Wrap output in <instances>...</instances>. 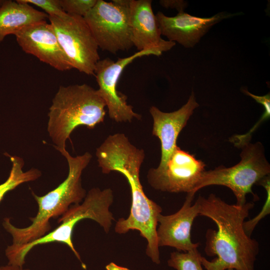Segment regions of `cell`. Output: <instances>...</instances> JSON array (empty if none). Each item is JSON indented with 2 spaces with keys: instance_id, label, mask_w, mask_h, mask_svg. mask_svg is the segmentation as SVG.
<instances>
[{
  "instance_id": "12",
  "label": "cell",
  "mask_w": 270,
  "mask_h": 270,
  "mask_svg": "<svg viewBox=\"0 0 270 270\" xmlns=\"http://www.w3.org/2000/svg\"><path fill=\"white\" fill-rule=\"evenodd\" d=\"M236 14L222 12L210 18H200L180 11L174 16H168L158 12L156 16L162 35L169 41L190 48L197 44L213 26Z\"/></svg>"
},
{
  "instance_id": "22",
  "label": "cell",
  "mask_w": 270,
  "mask_h": 270,
  "mask_svg": "<svg viewBox=\"0 0 270 270\" xmlns=\"http://www.w3.org/2000/svg\"><path fill=\"white\" fill-rule=\"evenodd\" d=\"M160 4L164 8H176L178 12L184 11L185 6L182 0H160Z\"/></svg>"
},
{
  "instance_id": "21",
  "label": "cell",
  "mask_w": 270,
  "mask_h": 270,
  "mask_svg": "<svg viewBox=\"0 0 270 270\" xmlns=\"http://www.w3.org/2000/svg\"><path fill=\"white\" fill-rule=\"evenodd\" d=\"M20 2L37 6L44 10L48 16H60L64 11L60 0H19Z\"/></svg>"
},
{
  "instance_id": "7",
  "label": "cell",
  "mask_w": 270,
  "mask_h": 270,
  "mask_svg": "<svg viewBox=\"0 0 270 270\" xmlns=\"http://www.w3.org/2000/svg\"><path fill=\"white\" fill-rule=\"evenodd\" d=\"M48 19L72 68L94 76L98 47L84 18L66 13Z\"/></svg>"
},
{
  "instance_id": "20",
  "label": "cell",
  "mask_w": 270,
  "mask_h": 270,
  "mask_svg": "<svg viewBox=\"0 0 270 270\" xmlns=\"http://www.w3.org/2000/svg\"><path fill=\"white\" fill-rule=\"evenodd\" d=\"M97 0H60L64 11L68 14L84 17L94 6Z\"/></svg>"
},
{
  "instance_id": "4",
  "label": "cell",
  "mask_w": 270,
  "mask_h": 270,
  "mask_svg": "<svg viewBox=\"0 0 270 270\" xmlns=\"http://www.w3.org/2000/svg\"><path fill=\"white\" fill-rule=\"evenodd\" d=\"M106 104L98 90L86 84L61 86L48 112L47 130L58 152L66 149L72 132L84 126L92 129L102 122Z\"/></svg>"
},
{
  "instance_id": "1",
  "label": "cell",
  "mask_w": 270,
  "mask_h": 270,
  "mask_svg": "<svg viewBox=\"0 0 270 270\" xmlns=\"http://www.w3.org/2000/svg\"><path fill=\"white\" fill-rule=\"evenodd\" d=\"M98 166L104 174L112 171L121 173L130 188L132 205L129 216L116 222L114 230L120 234L137 230L147 241L146 254L156 264H160L158 244V218L162 208L146 195L140 179V172L145 158L143 149L132 144L122 133L109 135L96 148Z\"/></svg>"
},
{
  "instance_id": "18",
  "label": "cell",
  "mask_w": 270,
  "mask_h": 270,
  "mask_svg": "<svg viewBox=\"0 0 270 270\" xmlns=\"http://www.w3.org/2000/svg\"><path fill=\"white\" fill-rule=\"evenodd\" d=\"M201 257L198 248L184 252H174L170 254L168 264L176 270H204Z\"/></svg>"
},
{
  "instance_id": "3",
  "label": "cell",
  "mask_w": 270,
  "mask_h": 270,
  "mask_svg": "<svg viewBox=\"0 0 270 270\" xmlns=\"http://www.w3.org/2000/svg\"><path fill=\"white\" fill-rule=\"evenodd\" d=\"M66 160L68 166L67 178L56 188L42 196L32 194L36 200L38 208L36 215L30 218L32 224L25 228H18L13 225L9 218L4 220L2 226L12 238V244H22L38 239L50 232V220L64 214L71 204H80L86 192L82 184V174L90 162L92 155L86 152L76 157L72 156L65 149L60 150Z\"/></svg>"
},
{
  "instance_id": "9",
  "label": "cell",
  "mask_w": 270,
  "mask_h": 270,
  "mask_svg": "<svg viewBox=\"0 0 270 270\" xmlns=\"http://www.w3.org/2000/svg\"><path fill=\"white\" fill-rule=\"evenodd\" d=\"M162 52L160 49L152 48L138 51L129 56L118 58L116 62L109 58L98 62L94 70L98 86L97 90L105 102L110 119L116 122H130L134 118L140 120L141 116L128 104L127 96L118 91L117 84L124 68L134 60L145 56H160Z\"/></svg>"
},
{
  "instance_id": "11",
  "label": "cell",
  "mask_w": 270,
  "mask_h": 270,
  "mask_svg": "<svg viewBox=\"0 0 270 270\" xmlns=\"http://www.w3.org/2000/svg\"><path fill=\"white\" fill-rule=\"evenodd\" d=\"M23 51L60 71L72 68L52 24L46 20L29 26L15 35Z\"/></svg>"
},
{
  "instance_id": "26",
  "label": "cell",
  "mask_w": 270,
  "mask_h": 270,
  "mask_svg": "<svg viewBox=\"0 0 270 270\" xmlns=\"http://www.w3.org/2000/svg\"><path fill=\"white\" fill-rule=\"evenodd\" d=\"M226 270H234L233 269H231V268H230V269H228Z\"/></svg>"
},
{
  "instance_id": "24",
  "label": "cell",
  "mask_w": 270,
  "mask_h": 270,
  "mask_svg": "<svg viewBox=\"0 0 270 270\" xmlns=\"http://www.w3.org/2000/svg\"><path fill=\"white\" fill-rule=\"evenodd\" d=\"M106 270H130L126 268L118 266L112 262L106 265Z\"/></svg>"
},
{
  "instance_id": "13",
  "label": "cell",
  "mask_w": 270,
  "mask_h": 270,
  "mask_svg": "<svg viewBox=\"0 0 270 270\" xmlns=\"http://www.w3.org/2000/svg\"><path fill=\"white\" fill-rule=\"evenodd\" d=\"M194 197L188 194L182 206L176 213L159 214L158 222L160 225L156 229L158 247L168 246L184 252L198 248L200 244L192 242L190 237L194 220L199 215L196 202L192 204Z\"/></svg>"
},
{
  "instance_id": "19",
  "label": "cell",
  "mask_w": 270,
  "mask_h": 270,
  "mask_svg": "<svg viewBox=\"0 0 270 270\" xmlns=\"http://www.w3.org/2000/svg\"><path fill=\"white\" fill-rule=\"evenodd\" d=\"M258 184L263 186L267 194L266 199L265 203L261 210V212L252 219L244 221V228L246 234L250 236L257 225L258 222L267 214L270 213V176H267L262 179Z\"/></svg>"
},
{
  "instance_id": "6",
  "label": "cell",
  "mask_w": 270,
  "mask_h": 270,
  "mask_svg": "<svg viewBox=\"0 0 270 270\" xmlns=\"http://www.w3.org/2000/svg\"><path fill=\"white\" fill-rule=\"evenodd\" d=\"M241 148V160L239 162L229 168L220 166L212 170H205L194 192L206 186L220 185L232 190L236 198L237 205L244 204L246 202V196L249 193L256 200L257 196L252 192V187L270 176V165L260 142H250Z\"/></svg>"
},
{
  "instance_id": "14",
  "label": "cell",
  "mask_w": 270,
  "mask_h": 270,
  "mask_svg": "<svg viewBox=\"0 0 270 270\" xmlns=\"http://www.w3.org/2000/svg\"><path fill=\"white\" fill-rule=\"evenodd\" d=\"M198 106L192 92L186 104L174 112H165L155 106H150L149 112L153 119L152 134L158 138L161 144V158L157 168L164 166L177 146L180 133Z\"/></svg>"
},
{
  "instance_id": "8",
  "label": "cell",
  "mask_w": 270,
  "mask_h": 270,
  "mask_svg": "<svg viewBox=\"0 0 270 270\" xmlns=\"http://www.w3.org/2000/svg\"><path fill=\"white\" fill-rule=\"evenodd\" d=\"M130 6L97 0L84 17L98 48L116 54L134 46L129 23Z\"/></svg>"
},
{
  "instance_id": "17",
  "label": "cell",
  "mask_w": 270,
  "mask_h": 270,
  "mask_svg": "<svg viewBox=\"0 0 270 270\" xmlns=\"http://www.w3.org/2000/svg\"><path fill=\"white\" fill-rule=\"evenodd\" d=\"M5 155L10 158L12 167L8 179L0 184V203L8 192L23 183L35 180L42 176L41 172L35 168L24 172V162L22 158L7 153Z\"/></svg>"
},
{
  "instance_id": "2",
  "label": "cell",
  "mask_w": 270,
  "mask_h": 270,
  "mask_svg": "<svg viewBox=\"0 0 270 270\" xmlns=\"http://www.w3.org/2000/svg\"><path fill=\"white\" fill-rule=\"evenodd\" d=\"M198 214L214 222L217 230L209 229L206 234L205 252L216 258L208 260L202 256L206 270H254L259 244L245 232L244 222L254 206L252 202L231 204L214 194L199 196L196 200Z\"/></svg>"
},
{
  "instance_id": "16",
  "label": "cell",
  "mask_w": 270,
  "mask_h": 270,
  "mask_svg": "<svg viewBox=\"0 0 270 270\" xmlns=\"http://www.w3.org/2000/svg\"><path fill=\"white\" fill-rule=\"evenodd\" d=\"M48 15L19 0H4L0 7V42L8 35H15L23 28L46 20Z\"/></svg>"
},
{
  "instance_id": "15",
  "label": "cell",
  "mask_w": 270,
  "mask_h": 270,
  "mask_svg": "<svg viewBox=\"0 0 270 270\" xmlns=\"http://www.w3.org/2000/svg\"><path fill=\"white\" fill-rule=\"evenodd\" d=\"M150 0H132L129 8V23L133 46L138 51L158 48L170 50L176 42L161 38L158 20Z\"/></svg>"
},
{
  "instance_id": "5",
  "label": "cell",
  "mask_w": 270,
  "mask_h": 270,
  "mask_svg": "<svg viewBox=\"0 0 270 270\" xmlns=\"http://www.w3.org/2000/svg\"><path fill=\"white\" fill-rule=\"evenodd\" d=\"M114 200L112 190L110 188L101 190L94 188L86 194L82 203L73 204L58 220L60 225L52 231L32 242L22 244L8 246L6 256L8 264L22 267L28 254L34 247L52 242L64 244L72 250L82 263L80 254L76 250L72 241V232L76 224L84 219L97 222L108 234L114 220L109 208Z\"/></svg>"
},
{
  "instance_id": "25",
  "label": "cell",
  "mask_w": 270,
  "mask_h": 270,
  "mask_svg": "<svg viewBox=\"0 0 270 270\" xmlns=\"http://www.w3.org/2000/svg\"><path fill=\"white\" fill-rule=\"evenodd\" d=\"M4 2V0H0V6H2V4Z\"/></svg>"
},
{
  "instance_id": "10",
  "label": "cell",
  "mask_w": 270,
  "mask_h": 270,
  "mask_svg": "<svg viewBox=\"0 0 270 270\" xmlns=\"http://www.w3.org/2000/svg\"><path fill=\"white\" fill-rule=\"evenodd\" d=\"M205 164L178 146L162 168H151L147 180L154 189L169 192H186L194 190L205 170Z\"/></svg>"
},
{
  "instance_id": "23",
  "label": "cell",
  "mask_w": 270,
  "mask_h": 270,
  "mask_svg": "<svg viewBox=\"0 0 270 270\" xmlns=\"http://www.w3.org/2000/svg\"><path fill=\"white\" fill-rule=\"evenodd\" d=\"M0 270H31L29 268H24L23 267L9 264L0 266Z\"/></svg>"
}]
</instances>
